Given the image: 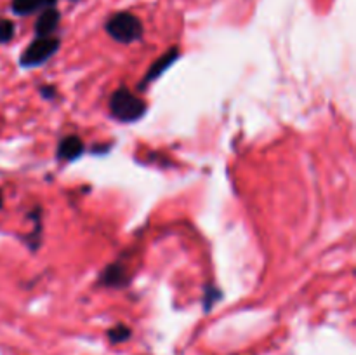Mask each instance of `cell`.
Segmentation results:
<instances>
[{"label": "cell", "mask_w": 356, "mask_h": 355, "mask_svg": "<svg viewBox=\"0 0 356 355\" xmlns=\"http://www.w3.org/2000/svg\"><path fill=\"white\" fill-rule=\"evenodd\" d=\"M219 299V291L216 287H211L207 289V296L204 298V306H205V312H209V310L212 308V305H214L216 301Z\"/></svg>", "instance_id": "cell-11"}, {"label": "cell", "mask_w": 356, "mask_h": 355, "mask_svg": "<svg viewBox=\"0 0 356 355\" xmlns=\"http://www.w3.org/2000/svg\"><path fill=\"white\" fill-rule=\"evenodd\" d=\"M104 30L113 40L120 42V44L138 42L145 33V26H143L141 19L131 13H117L110 16L104 23Z\"/></svg>", "instance_id": "cell-2"}, {"label": "cell", "mask_w": 356, "mask_h": 355, "mask_svg": "<svg viewBox=\"0 0 356 355\" xmlns=\"http://www.w3.org/2000/svg\"><path fill=\"white\" fill-rule=\"evenodd\" d=\"M40 94H42V97H45V100H54L56 94H58V90H56V87H52V86H42Z\"/></svg>", "instance_id": "cell-12"}, {"label": "cell", "mask_w": 356, "mask_h": 355, "mask_svg": "<svg viewBox=\"0 0 356 355\" xmlns=\"http://www.w3.org/2000/svg\"><path fill=\"white\" fill-rule=\"evenodd\" d=\"M129 281L131 277H129L127 268L120 261L106 267L99 275V285H104V287H124L129 284Z\"/></svg>", "instance_id": "cell-5"}, {"label": "cell", "mask_w": 356, "mask_h": 355, "mask_svg": "<svg viewBox=\"0 0 356 355\" xmlns=\"http://www.w3.org/2000/svg\"><path fill=\"white\" fill-rule=\"evenodd\" d=\"M86 146H83V141L79 138V136L72 134V136H66L59 141L58 145V155L59 160H65V162H73L75 159H79L80 155L83 153Z\"/></svg>", "instance_id": "cell-7"}, {"label": "cell", "mask_w": 356, "mask_h": 355, "mask_svg": "<svg viewBox=\"0 0 356 355\" xmlns=\"http://www.w3.org/2000/svg\"><path fill=\"white\" fill-rule=\"evenodd\" d=\"M61 47V40L56 37H37L21 54L19 63L24 68L40 66L52 58Z\"/></svg>", "instance_id": "cell-3"}, {"label": "cell", "mask_w": 356, "mask_h": 355, "mask_svg": "<svg viewBox=\"0 0 356 355\" xmlns=\"http://www.w3.org/2000/svg\"><path fill=\"white\" fill-rule=\"evenodd\" d=\"M146 110V101L143 97H139L138 94L132 93L127 87H120V89L115 90L110 97V113L113 115V118H117L118 122H136L139 118L145 117Z\"/></svg>", "instance_id": "cell-1"}, {"label": "cell", "mask_w": 356, "mask_h": 355, "mask_svg": "<svg viewBox=\"0 0 356 355\" xmlns=\"http://www.w3.org/2000/svg\"><path fill=\"white\" fill-rule=\"evenodd\" d=\"M2 205H3V195L2 191H0V209H2Z\"/></svg>", "instance_id": "cell-13"}, {"label": "cell", "mask_w": 356, "mask_h": 355, "mask_svg": "<svg viewBox=\"0 0 356 355\" xmlns=\"http://www.w3.org/2000/svg\"><path fill=\"white\" fill-rule=\"evenodd\" d=\"M56 2L58 0H13L10 9H13L16 16H30V14L37 13V10L56 7Z\"/></svg>", "instance_id": "cell-8"}, {"label": "cell", "mask_w": 356, "mask_h": 355, "mask_svg": "<svg viewBox=\"0 0 356 355\" xmlns=\"http://www.w3.org/2000/svg\"><path fill=\"white\" fill-rule=\"evenodd\" d=\"M106 336H108V341H110L111 345H120V343H125V341L131 340L132 331H131V327L125 326V324H117V326L110 327V329L106 331Z\"/></svg>", "instance_id": "cell-9"}, {"label": "cell", "mask_w": 356, "mask_h": 355, "mask_svg": "<svg viewBox=\"0 0 356 355\" xmlns=\"http://www.w3.org/2000/svg\"><path fill=\"white\" fill-rule=\"evenodd\" d=\"M59 21H61V14L56 7L44 9L35 21V35L37 37H52V33L58 30Z\"/></svg>", "instance_id": "cell-6"}, {"label": "cell", "mask_w": 356, "mask_h": 355, "mask_svg": "<svg viewBox=\"0 0 356 355\" xmlns=\"http://www.w3.org/2000/svg\"><path fill=\"white\" fill-rule=\"evenodd\" d=\"M177 58H179V49H177V47L169 49L165 54L160 56V58L156 59V61L153 63L152 66H149L148 72H146V75L143 77V82L139 84V89H145L148 84H152L153 80L159 79V77L162 75L163 72H167V68H169V66L172 65V63L176 61Z\"/></svg>", "instance_id": "cell-4"}, {"label": "cell", "mask_w": 356, "mask_h": 355, "mask_svg": "<svg viewBox=\"0 0 356 355\" xmlns=\"http://www.w3.org/2000/svg\"><path fill=\"white\" fill-rule=\"evenodd\" d=\"M14 33H16V26L10 19H0V44H7L13 40Z\"/></svg>", "instance_id": "cell-10"}]
</instances>
